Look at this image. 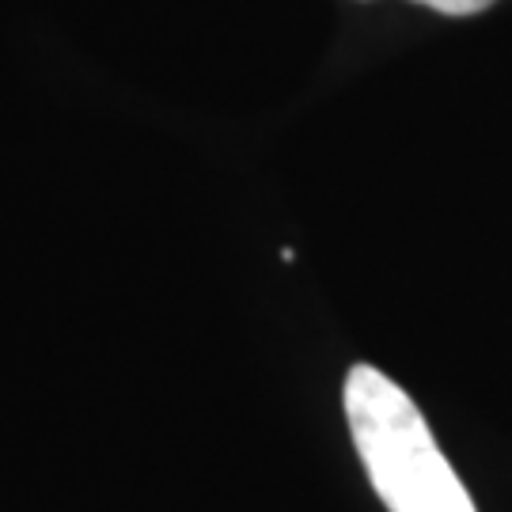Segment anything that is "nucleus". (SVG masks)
Returning a JSON list of instances; mask_svg holds the SVG:
<instances>
[{"label": "nucleus", "mask_w": 512, "mask_h": 512, "mask_svg": "<svg viewBox=\"0 0 512 512\" xmlns=\"http://www.w3.org/2000/svg\"><path fill=\"white\" fill-rule=\"evenodd\" d=\"M349 440L387 512H478L421 406L376 365H353L342 384Z\"/></svg>", "instance_id": "nucleus-1"}, {"label": "nucleus", "mask_w": 512, "mask_h": 512, "mask_svg": "<svg viewBox=\"0 0 512 512\" xmlns=\"http://www.w3.org/2000/svg\"><path fill=\"white\" fill-rule=\"evenodd\" d=\"M410 4H421V8H429V12H437V16L463 19V16H478V12L494 8L497 0H410Z\"/></svg>", "instance_id": "nucleus-2"}]
</instances>
